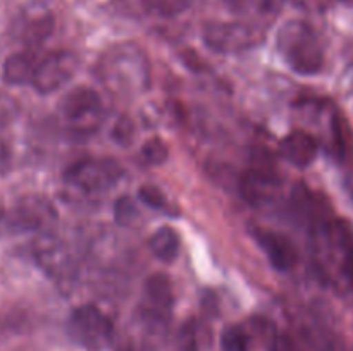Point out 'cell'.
Returning <instances> with one entry per match:
<instances>
[{"label": "cell", "mask_w": 353, "mask_h": 351, "mask_svg": "<svg viewBox=\"0 0 353 351\" xmlns=\"http://www.w3.org/2000/svg\"><path fill=\"white\" fill-rule=\"evenodd\" d=\"M278 48L295 72L312 76L323 69L324 55L319 38L303 21H290L278 33Z\"/></svg>", "instance_id": "obj_1"}, {"label": "cell", "mask_w": 353, "mask_h": 351, "mask_svg": "<svg viewBox=\"0 0 353 351\" xmlns=\"http://www.w3.org/2000/svg\"><path fill=\"white\" fill-rule=\"evenodd\" d=\"M317 244L326 255L330 267H334L338 279L353 288V231L345 220L317 222Z\"/></svg>", "instance_id": "obj_2"}, {"label": "cell", "mask_w": 353, "mask_h": 351, "mask_svg": "<svg viewBox=\"0 0 353 351\" xmlns=\"http://www.w3.org/2000/svg\"><path fill=\"white\" fill-rule=\"evenodd\" d=\"M114 326L109 317L93 305L78 306L69 319V334L86 350H102L112 337Z\"/></svg>", "instance_id": "obj_3"}, {"label": "cell", "mask_w": 353, "mask_h": 351, "mask_svg": "<svg viewBox=\"0 0 353 351\" xmlns=\"http://www.w3.org/2000/svg\"><path fill=\"white\" fill-rule=\"evenodd\" d=\"M121 178V169L112 160H85L65 172V181L86 195L107 191Z\"/></svg>", "instance_id": "obj_4"}, {"label": "cell", "mask_w": 353, "mask_h": 351, "mask_svg": "<svg viewBox=\"0 0 353 351\" xmlns=\"http://www.w3.org/2000/svg\"><path fill=\"white\" fill-rule=\"evenodd\" d=\"M79 67V61L71 52H55L47 55L34 67L31 85L34 89L47 95L61 89L68 81H71Z\"/></svg>", "instance_id": "obj_5"}, {"label": "cell", "mask_w": 353, "mask_h": 351, "mask_svg": "<svg viewBox=\"0 0 353 351\" xmlns=\"http://www.w3.org/2000/svg\"><path fill=\"white\" fill-rule=\"evenodd\" d=\"M62 119L69 124L83 126L88 120H95L102 112V100L95 89L78 86L64 95L59 107Z\"/></svg>", "instance_id": "obj_6"}, {"label": "cell", "mask_w": 353, "mask_h": 351, "mask_svg": "<svg viewBox=\"0 0 353 351\" xmlns=\"http://www.w3.org/2000/svg\"><path fill=\"white\" fill-rule=\"evenodd\" d=\"M14 220L24 229H43L57 220V212L48 200L41 196H26L16 205Z\"/></svg>", "instance_id": "obj_7"}, {"label": "cell", "mask_w": 353, "mask_h": 351, "mask_svg": "<svg viewBox=\"0 0 353 351\" xmlns=\"http://www.w3.org/2000/svg\"><path fill=\"white\" fill-rule=\"evenodd\" d=\"M255 237H257V243L261 244L264 253L269 257L271 264L274 265V268L285 272L295 265L296 251L285 236L274 233V231L257 229Z\"/></svg>", "instance_id": "obj_8"}, {"label": "cell", "mask_w": 353, "mask_h": 351, "mask_svg": "<svg viewBox=\"0 0 353 351\" xmlns=\"http://www.w3.org/2000/svg\"><path fill=\"white\" fill-rule=\"evenodd\" d=\"M279 153L299 169H305L316 160L317 143L305 131H293L279 143Z\"/></svg>", "instance_id": "obj_9"}, {"label": "cell", "mask_w": 353, "mask_h": 351, "mask_svg": "<svg viewBox=\"0 0 353 351\" xmlns=\"http://www.w3.org/2000/svg\"><path fill=\"white\" fill-rule=\"evenodd\" d=\"M278 178L269 169L255 167L243 178V196L254 205H262L265 202H272L278 193Z\"/></svg>", "instance_id": "obj_10"}, {"label": "cell", "mask_w": 353, "mask_h": 351, "mask_svg": "<svg viewBox=\"0 0 353 351\" xmlns=\"http://www.w3.org/2000/svg\"><path fill=\"white\" fill-rule=\"evenodd\" d=\"M210 47L219 50H236L247 47L254 38L252 31L241 24H212L205 31Z\"/></svg>", "instance_id": "obj_11"}, {"label": "cell", "mask_w": 353, "mask_h": 351, "mask_svg": "<svg viewBox=\"0 0 353 351\" xmlns=\"http://www.w3.org/2000/svg\"><path fill=\"white\" fill-rule=\"evenodd\" d=\"M37 64L38 62H34V57L30 52H19V54L10 55L3 64V79L9 85L31 83Z\"/></svg>", "instance_id": "obj_12"}, {"label": "cell", "mask_w": 353, "mask_h": 351, "mask_svg": "<svg viewBox=\"0 0 353 351\" xmlns=\"http://www.w3.org/2000/svg\"><path fill=\"white\" fill-rule=\"evenodd\" d=\"M148 248L152 255L157 257L164 264H171L178 257L179 251V237L172 227H161L155 231L148 240Z\"/></svg>", "instance_id": "obj_13"}, {"label": "cell", "mask_w": 353, "mask_h": 351, "mask_svg": "<svg viewBox=\"0 0 353 351\" xmlns=\"http://www.w3.org/2000/svg\"><path fill=\"white\" fill-rule=\"evenodd\" d=\"M147 299L154 308L169 310L172 306V286L168 275L155 274L152 275L145 286Z\"/></svg>", "instance_id": "obj_14"}, {"label": "cell", "mask_w": 353, "mask_h": 351, "mask_svg": "<svg viewBox=\"0 0 353 351\" xmlns=\"http://www.w3.org/2000/svg\"><path fill=\"white\" fill-rule=\"evenodd\" d=\"M221 348L223 351H250L252 337L245 327L228 326L221 332Z\"/></svg>", "instance_id": "obj_15"}, {"label": "cell", "mask_w": 353, "mask_h": 351, "mask_svg": "<svg viewBox=\"0 0 353 351\" xmlns=\"http://www.w3.org/2000/svg\"><path fill=\"white\" fill-rule=\"evenodd\" d=\"M141 157L150 165H162L169 158V148L161 138H152L141 147Z\"/></svg>", "instance_id": "obj_16"}, {"label": "cell", "mask_w": 353, "mask_h": 351, "mask_svg": "<svg viewBox=\"0 0 353 351\" xmlns=\"http://www.w3.org/2000/svg\"><path fill=\"white\" fill-rule=\"evenodd\" d=\"M138 198L145 203V205L152 206L155 210H164L168 206V200L165 195L154 184H143L138 191Z\"/></svg>", "instance_id": "obj_17"}, {"label": "cell", "mask_w": 353, "mask_h": 351, "mask_svg": "<svg viewBox=\"0 0 353 351\" xmlns=\"http://www.w3.org/2000/svg\"><path fill=\"white\" fill-rule=\"evenodd\" d=\"M172 351H196V336L193 322H186L185 326L179 329L178 336H176L174 339V348H172Z\"/></svg>", "instance_id": "obj_18"}, {"label": "cell", "mask_w": 353, "mask_h": 351, "mask_svg": "<svg viewBox=\"0 0 353 351\" xmlns=\"http://www.w3.org/2000/svg\"><path fill=\"white\" fill-rule=\"evenodd\" d=\"M114 215H116V220L123 226H128V224L133 222L134 215H137V206H134V202L130 198V196H123L116 202V206H114Z\"/></svg>", "instance_id": "obj_19"}, {"label": "cell", "mask_w": 353, "mask_h": 351, "mask_svg": "<svg viewBox=\"0 0 353 351\" xmlns=\"http://www.w3.org/2000/svg\"><path fill=\"white\" fill-rule=\"evenodd\" d=\"M7 162H9V153H7L6 147H3V145L0 143V172H2L3 169H6Z\"/></svg>", "instance_id": "obj_20"}]
</instances>
